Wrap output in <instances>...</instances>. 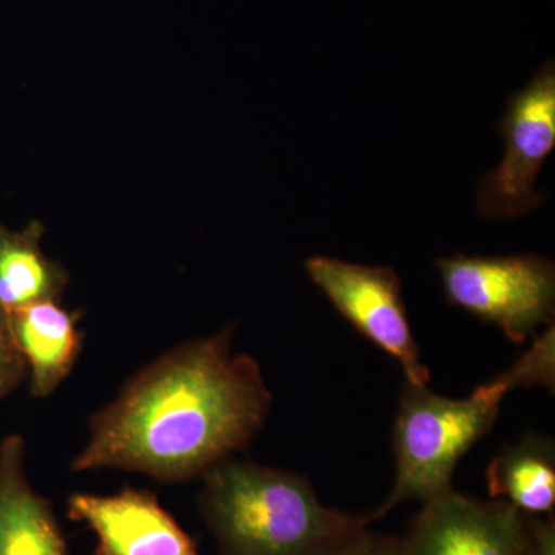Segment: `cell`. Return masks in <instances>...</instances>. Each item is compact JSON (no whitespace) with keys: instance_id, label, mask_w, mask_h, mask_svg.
Listing matches in <instances>:
<instances>
[{"instance_id":"obj_1","label":"cell","mask_w":555,"mask_h":555,"mask_svg":"<svg viewBox=\"0 0 555 555\" xmlns=\"http://www.w3.org/2000/svg\"><path fill=\"white\" fill-rule=\"evenodd\" d=\"M235 324L175 347L90 420L72 470L120 469L160 483L203 477L264 426L272 392L255 358L232 352Z\"/></svg>"},{"instance_id":"obj_2","label":"cell","mask_w":555,"mask_h":555,"mask_svg":"<svg viewBox=\"0 0 555 555\" xmlns=\"http://www.w3.org/2000/svg\"><path fill=\"white\" fill-rule=\"evenodd\" d=\"M199 509L221 555H338L367 517L324 506L305 477L233 456L203 476Z\"/></svg>"},{"instance_id":"obj_3","label":"cell","mask_w":555,"mask_h":555,"mask_svg":"<svg viewBox=\"0 0 555 555\" xmlns=\"http://www.w3.org/2000/svg\"><path fill=\"white\" fill-rule=\"evenodd\" d=\"M507 392L500 377L465 398L404 379L392 434L396 483L369 524L411 500L425 503L451 491L456 466L495 425Z\"/></svg>"},{"instance_id":"obj_4","label":"cell","mask_w":555,"mask_h":555,"mask_svg":"<svg viewBox=\"0 0 555 555\" xmlns=\"http://www.w3.org/2000/svg\"><path fill=\"white\" fill-rule=\"evenodd\" d=\"M436 264L449 305L502 328L516 345L554 323L555 266L550 259L456 254Z\"/></svg>"},{"instance_id":"obj_5","label":"cell","mask_w":555,"mask_h":555,"mask_svg":"<svg viewBox=\"0 0 555 555\" xmlns=\"http://www.w3.org/2000/svg\"><path fill=\"white\" fill-rule=\"evenodd\" d=\"M401 542L408 555H555V524L451 489L422 503Z\"/></svg>"},{"instance_id":"obj_6","label":"cell","mask_w":555,"mask_h":555,"mask_svg":"<svg viewBox=\"0 0 555 555\" xmlns=\"http://www.w3.org/2000/svg\"><path fill=\"white\" fill-rule=\"evenodd\" d=\"M499 131L505 139V158L478 182L477 210L491 221L525 217L545 199L534 185L555 147L554 62H546L509 98Z\"/></svg>"},{"instance_id":"obj_7","label":"cell","mask_w":555,"mask_h":555,"mask_svg":"<svg viewBox=\"0 0 555 555\" xmlns=\"http://www.w3.org/2000/svg\"><path fill=\"white\" fill-rule=\"evenodd\" d=\"M305 269L339 315L400 364L408 382L429 383V369L420 361L396 270L328 257H310Z\"/></svg>"},{"instance_id":"obj_8","label":"cell","mask_w":555,"mask_h":555,"mask_svg":"<svg viewBox=\"0 0 555 555\" xmlns=\"http://www.w3.org/2000/svg\"><path fill=\"white\" fill-rule=\"evenodd\" d=\"M68 516L94 532V555H199L192 537L149 491L75 494L68 500Z\"/></svg>"},{"instance_id":"obj_9","label":"cell","mask_w":555,"mask_h":555,"mask_svg":"<svg viewBox=\"0 0 555 555\" xmlns=\"http://www.w3.org/2000/svg\"><path fill=\"white\" fill-rule=\"evenodd\" d=\"M24 456L22 437L0 443V555H67L53 507L25 476Z\"/></svg>"},{"instance_id":"obj_10","label":"cell","mask_w":555,"mask_h":555,"mask_svg":"<svg viewBox=\"0 0 555 555\" xmlns=\"http://www.w3.org/2000/svg\"><path fill=\"white\" fill-rule=\"evenodd\" d=\"M11 338L30 374L33 397H50L75 367L80 353L78 317L61 301L33 302L7 313Z\"/></svg>"},{"instance_id":"obj_11","label":"cell","mask_w":555,"mask_h":555,"mask_svg":"<svg viewBox=\"0 0 555 555\" xmlns=\"http://www.w3.org/2000/svg\"><path fill=\"white\" fill-rule=\"evenodd\" d=\"M489 495L505 500L528 516H545L555 506L553 438L529 433L507 447L486 470Z\"/></svg>"},{"instance_id":"obj_12","label":"cell","mask_w":555,"mask_h":555,"mask_svg":"<svg viewBox=\"0 0 555 555\" xmlns=\"http://www.w3.org/2000/svg\"><path fill=\"white\" fill-rule=\"evenodd\" d=\"M42 222L22 230L0 225V308L5 313L33 302L61 301L68 284L67 270L43 254Z\"/></svg>"},{"instance_id":"obj_13","label":"cell","mask_w":555,"mask_h":555,"mask_svg":"<svg viewBox=\"0 0 555 555\" xmlns=\"http://www.w3.org/2000/svg\"><path fill=\"white\" fill-rule=\"evenodd\" d=\"M509 390L517 387L542 386L554 392L555 331L554 323L546 326L532 346L507 371L499 375Z\"/></svg>"},{"instance_id":"obj_14","label":"cell","mask_w":555,"mask_h":555,"mask_svg":"<svg viewBox=\"0 0 555 555\" xmlns=\"http://www.w3.org/2000/svg\"><path fill=\"white\" fill-rule=\"evenodd\" d=\"M338 555H408L398 537L375 534L363 529Z\"/></svg>"},{"instance_id":"obj_15","label":"cell","mask_w":555,"mask_h":555,"mask_svg":"<svg viewBox=\"0 0 555 555\" xmlns=\"http://www.w3.org/2000/svg\"><path fill=\"white\" fill-rule=\"evenodd\" d=\"M0 369H17V371L27 372L24 360L11 338L9 318L2 308H0Z\"/></svg>"},{"instance_id":"obj_16","label":"cell","mask_w":555,"mask_h":555,"mask_svg":"<svg viewBox=\"0 0 555 555\" xmlns=\"http://www.w3.org/2000/svg\"><path fill=\"white\" fill-rule=\"evenodd\" d=\"M27 372L17 369H0V400L10 396L24 382Z\"/></svg>"}]
</instances>
